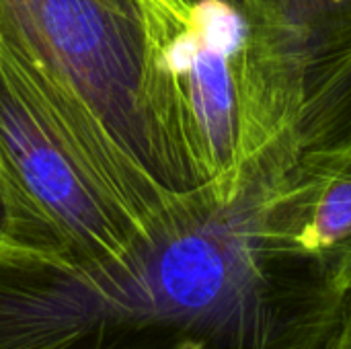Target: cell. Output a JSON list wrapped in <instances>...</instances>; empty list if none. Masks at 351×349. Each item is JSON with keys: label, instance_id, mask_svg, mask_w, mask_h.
Masks as SVG:
<instances>
[{"label": "cell", "instance_id": "cell-1", "mask_svg": "<svg viewBox=\"0 0 351 349\" xmlns=\"http://www.w3.org/2000/svg\"><path fill=\"white\" fill-rule=\"evenodd\" d=\"M269 173L173 191L95 261L0 251V349H323L341 290L267 237Z\"/></svg>", "mask_w": 351, "mask_h": 349}, {"label": "cell", "instance_id": "cell-2", "mask_svg": "<svg viewBox=\"0 0 351 349\" xmlns=\"http://www.w3.org/2000/svg\"><path fill=\"white\" fill-rule=\"evenodd\" d=\"M154 99L177 189L298 152L300 82L243 0H146Z\"/></svg>", "mask_w": 351, "mask_h": 349}, {"label": "cell", "instance_id": "cell-3", "mask_svg": "<svg viewBox=\"0 0 351 349\" xmlns=\"http://www.w3.org/2000/svg\"><path fill=\"white\" fill-rule=\"evenodd\" d=\"M0 49L146 218L177 189L146 0H0Z\"/></svg>", "mask_w": 351, "mask_h": 349}, {"label": "cell", "instance_id": "cell-4", "mask_svg": "<svg viewBox=\"0 0 351 349\" xmlns=\"http://www.w3.org/2000/svg\"><path fill=\"white\" fill-rule=\"evenodd\" d=\"M0 160L16 206L12 253L95 261L125 247L148 218L2 49Z\"/></svg>", "mask_w": 351, "mask_h": 349}, {"label": "cell", "instance_id": "cell-5", "mask_svg": "<svg viewBox=\"0 0 351 349\" xmlns=\"http://www.w3.org/2000/svg\"><path fill=\"white\" fill-rule=\"evenodd\" d=\"M263 224L274 245L351 282V134L298 150L267 179Z\"/></svg>", "mask_w": 351, "mask_h": 349}, {"label": "cell", "instance_id": "cell-6", "mask_svg": "<svg viewBox=\"0 0 351 349\" xmlns=\"http://www.w3.org/2000/svg\"><path fill=\"white\" fill-rule=\"evenodd\" d=\"M302 91L298 150L351 134V0H243Z\"/></svg>", "mask_w": 351, "mask_h": 349}, {"label": "cell", "instance_id": "cell-7", "mask_svg": "<svg viewBox=\"0 0 351 349\" xmlns=\"http://www.w3.org/2000/svg\"><path fill=\"white\" fill-rule=\"evenodd\" d=\"M14 232H16V206H14V195L8 177L0 160V251L14 249Z\"/></svg>", "mask_w": 351, "mask_h": 349}, {"label": "cell", "instance_id": "cell-8", "mask_svg": "<svg viewBox=\"0 0 351 349\" xmlns=\"http://www.w3.org/2000/svg\"><path fill=\"white\" fill-rule=\"evenodd\" d=\"M323 349H351V282L341 292V309L337 325Z\"/></svg>", "mask_w": 351, "mask_h": 349}]
</instances>
